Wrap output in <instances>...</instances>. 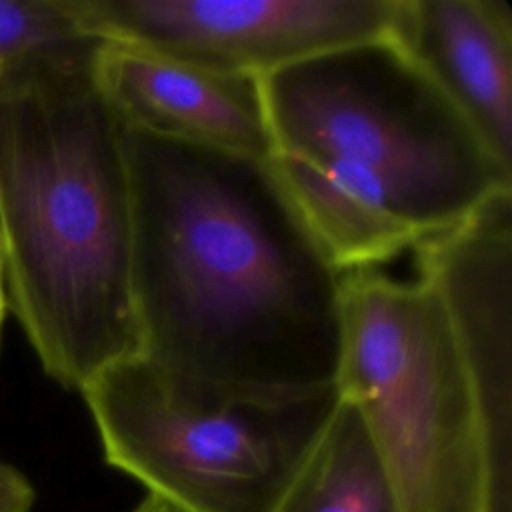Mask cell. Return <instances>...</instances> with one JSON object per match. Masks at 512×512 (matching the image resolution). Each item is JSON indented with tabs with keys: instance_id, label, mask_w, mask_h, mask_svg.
I'll use <instances>...</instances> for the list:
<instances>
[{
	"instance_id": "12",
	"label": "cell",
	"mask_w": 512,
	"mask_h": 512,
	"mask_svg": "<svg viewBox=\"0 0 512 512\" xmlns=\"http://www.w3.org/2000/svg\"><path fill=\"white\" fill-rule=\"evenodd\" d=\"M36 490L16 466L0 460V512H32Z\"/></svg>"
},
{
	"instance_id": "1",
	"label": "cell",
	"mask_w": 512,
	"mask_h": 512,
	"mask_svg": "<svg viewBox=\"0 0 512 512\" xmlns=\"http://www.w3.org/2000/svg\"><path fill=\"white\" fill-rule=\"evenodd\" d=\"M122 142L138 358L162 388L186 404L336 388L344 272L270 166L126 126Z\"/></svg>"
},
{
	"instance_id": "10",
	"label": "cell",
	"mask_w": 512,
	"mask_h": 512,
	"mask_svg": "<svg viewBox=\"0 0 512 512\" xmlns=\"http://www.w3.org/2000/svg\"><path fill=\"white\" fill-rule=\"evenodd\" d=\"M276 512H404L366 424L342 396Z\"/></svg>"
},
{
	"instance_id": "2",
	"label": "cell",
	"mask_w": 512,
	"mask_h": 512,
	"mask_svg": "<svg viewBox=\"0 0 512 512\" xmlns=\"http://www.w3.org/2000/svg\"><path fill=\"white\" fill-rule=\"evenodd\" d=\"M260 84L266 164L342 272L376 268L512 190V168L390 34Z\"/></svg>"
},
{
	"instance_id": "3",
	"label": "cell",
	"mask_w": 512,
	"mask_h": 512,
	"mask_svg": "<svg viewBox=\"0 0 512 512\" xmlns=\"http://www.w3.org/2000/svg\"><path fill=\"white\" fill-rule=\"evenodd\" d=\"M94 52L0 74L6 308L42 370L78 392L138 356L128 162L120 120L92 78Z\"/></svg>"
},
{
	"instance_id": "14",
	"label": "cell",
	"mask_w": 512,
	"mask_h": 512,
	"mask_svg": "<svg viewBox=\"0 0 512 512\" xmlns=\"http://www.w3.org/2000/svg\"><path fill=\"white\" fill-rule=\"evenodd\" d=\"M6 296H4V282H2V264H0V330H2V322L6 318Z\"/></svg>"
},
{
	"instance_id": "7",
	"label": "cell",
	"mask_w": 512,
	"mask_h": 512,
	"mask_svg": "<svg viewBox=\"0 0 512 512\" xmlns=\"http://www.w3.org/2000/svg\"><path fill=\"white\" fill-rule=\"evenodd\" d=\"M438 294L492 438L512 452V190L414 248Z\"/></svg>"
},
{
	"instance_id": "13",
	"label": "cell",
	"mask_w": 512,
	"mask_h": 512,
	"mask_svg": "<svg viewBox=\"0 0 512 512\" xmlns=\"http://www.w3.org/2000/svg\"><path fill=\"white\" fill-rule=\"evenodd\" d=\"M132 512H180V510H176V508H172L170 504H166V502H162V500H158V498L146 494V498H144Z\"/></svg>"
},
{
	"instance_id": "9",
	"label": "cell",
	"mask_w": 512,
	"mask_h": 512,
	"mask_svg": "<svg viewBox=\"0 0 512 512\" xmlns=\"http://www.w3.org/2000/svg\"><path fill=\"white\" fill-rule=\"evenodd\" d=\"M390 38L512 168V8L506 0H398Z\"/></svg>"
},
{
	"instance_id": "11",
	"label": "cell",
	"mask_w": 512,
	"mask_h": 512,
	"mask_svg": "<svg viewBox=\"0 0 512 512\" xmlns=\"http://www.w3.org/2000/svg\"><path fill=\"white\" fill-rule=\"evenodd\" d=\"M102 40L84 26L78 0H0V74L38 58L90 54Z\"/></svg>"
},
{
	"instance_id": "4",
	"label": "cell",
	"mask_w": 512,
	"mask_h": 512,
	"mask_svg": "<svg viewBox=\"0 0 512 512\" xmlns=\"http://www.w3.org/2000/svg\"><path fill=\"white\" fill-rule=\"evenodd\" d=\"M338 390L404 512H512V452L490 434L446 310L424 280L344 272Z\"/></svg>"
},
{
	"instance_id": "5",
	"label": "cell",
	"mask_w": 512,
	"mask_h": 512,
	"mask_svg": "<svg viewBox=\"0 0 512 512\" xmlns=\"http://www.w3.org/2000/svg\"><path fill=\"white\" fill-rule=\"evenodd\" d=\"M80 394L108 466L180 512H276L340 402L330 388L282 400L186 404L138 358Z\"/></svg>"
},
{
	"instance_id": "8",
	"label": "cell",
	"mask_w": 512,
	"mask_h": 512,
	"mask_svg": "<svg viewBox=\"0 0 512 512\" xmlns=\"http://www.w3.org/2000/svg\"><path fill=\"white\" fill-rule=\"evenodd\" d=\"M92 78L130 130L264 162L272 154L258 76L216 72L104 38L92 58Z\"/></svg>"
},
{
	"instance_id": "6",
	"label": "cell",
	"mask_w": 512,
	"mask_h": 512,
	"mask_svg": "<svg viewBox=\"0 0 512 512\" xmlns=\"http://www.w3.org/2000/svg\"><path fill=\"white\" fill-rule=\"evenodd\" d=\"M398 0H78L98 38L226 74L266 76L388 36Z\"/></svg>"
}]
</instances>
